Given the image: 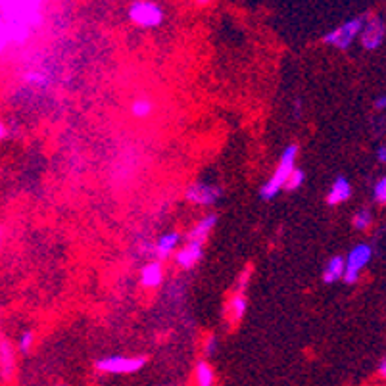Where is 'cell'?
<instances>
[{"label": "cell", "mask_w": 386, "mask_h": 386, "mask_svg": "<svg viewBox=\"0 0 386 386\" xmlns=\"http://www.w3.org/2000/svg\"><path fill=\"white\" fill-rule=\"evenodd\" d=\"M296 158H298V144H288L279 158V164L275 167L273 175L263 183L260 189V196L262 200H273L279 194L280 190L285 189V183L288 181L290 173L296 169Z\"/></svg>", "instance_id": "6da1fadb"}, {"label": "cell", "mask_w": 386, "mask_h": 386, "mask_svg": "<svg viewBox=\"0 0 386 386\" xmlns=\"http://www.w3.org/2000/svg\"><path fill=\"white\" fill-rule=\"evenodd\" d=\"M144 365H146V358L142 355H108L94 363V367L100 373H108V375H133Z\"/></svg>", "instance_id": "3957f363"}, {"label": "cell", "mask_w": 386, "mask_h": 386, "mask_svg": "<svg viewBox=\"0 0 386 386\" xmlns=\"http://www.w3.org/2000/svg\"><path fill=\"white\" fill-rule=\"evenodd\" d=\"M217 225V215L215 214H208L204 215L200 221L189 230V235H187V240H194V242H200V244H204L208 237H210V233L214 230V227Z\"/></svg>", "instance_id": "4fadbf2b"}, {"label": "cell", "mask_w": 386, "mask_h": 386, "mask_svg": "<svg viewBox=\"0 0 386 386\" xmlns=\"http://www.w3.org/2000/svg\"><path fill=\"white\" fill-rule=\"evenodd\" d=\"M164 283V265L162 262H148L140 269V285L144 288H158Z\"/></svg>", "instance_id": "7c38bea8"}, {"label": "cell", "mask_w": 386, "mask_h": 386, "mask_svg": "<svg viewBox=\"0 0 386 386\" xmlns=\"http://www.w3.org/2000/svg\"><path fill=\"white\" fill-rule=\"evenodd\" d=\"M217 346H219V340H217V337L215 335H208V337L204 338V344H202V350H204V353L210 358V355H214L215 350H217Z\"/></svg>", "instance_id": "7402d4cb"}, {"label": "cell", "mask_w": 386, "mask_h": 386, "mask_svg": "<svg viewBox=\"0 0 386 386\" xmlns=\"http://www.w3.org/2000/svg\"><path fill=\"white\" fill-rule=\"evenodd\" d=\"M194 385L196 386H214L215 371L205 360H200L194 367Z\"/></svg>", "instance_id": "2e32d148"}, {"label": "cell", "mask_w": 386, "mask_h": 386, "mask_svg": "<svg viewBox=\"0 0 386 386\" xmlns=\"http://www.w3.org/2000/svg\"><path fill=\"white\" fill-rule=\"evenodd\" d=\"M352 225H353V229H358V230L369 229L371 225H373V214H371V210H367V208L358 210L352 217Z\"/></svg>", "instance_id": "ac0fdd59"}, {"label": "cell", "mask_w": 386, "mask_h": 386, "mask_svg": "<svg viewBox=\"0 0 386 386\" xmlns=\"http://www.w3.org/2000/svg\"><path fill=\"white\" fill-rule=\"evenodd\" d=\"M6 133H8V131H6V125L2 124V119H0V140L6 137Z\"/></svg>", "instance_id": "f1b7e54d"}, {"label": "cell", "mask_w": 386, "mask_h": 386, "mask_svg": "<svg viewBox=\"0 0 386 386\" xmlns=\"http://www.w3.org/2000/svg\"><path fill=\"white\" fill-rule=\"evenodd\" d=\"M14 373H16V353L8 338L0 335V377L8 383L14 378Z\"/></svg>", "instance_id": "9c48e42d"}, {"label": "cell", "mask_w": 386, "mask_h": 386, "mask_svg": "<svg viewBox=\"0 0 386 386\" xmlns=\"http://www.w3.org/2000/svg\"><path fill=\"white\" fill-rule=\"evenodd\" d=\"M248 310V300L244 292H235L233 290V296L229 298V304L225 308V315H227V321L230 325H239L244 313Z\"/></svg>", "instance_id": "8fae6325"}, {"label": "cell", "mask_w": 386, "mask_h": 386, "mask_svg": "<svg viewBox=\"0 0 386 386\" xmlns=\"http://www.w3.org/2000/svg\"><path fill=\"white\" fill-rule=\"evenodd\" d=\"M350 196H352V185H350V181L346 177H337L335 183L330 185L329 192H327V204H344Z\"/></svg>", "instance_id": "5bb4252c"}, {"label": "cell", "mask_w": 386, "mask_h": 386, "mask_svg": "<svg viewBox=\"0 0 386 386\" xmlns=\"http://www.w3.org/2000/svg\"><path fill=\"white\" fill-rule=\"evenodd\" d=\"M377 162L378 164L386 165V144H383V146L377 148Z\"/></svg>", "instance_id": "484cf974"}, {"label": "cell", "mask_w": 386, "mask_h": 386, "mask_svg": "<svg viewBox=\"0 0 386 386\" xmlns=\"http://www.w3.org/2000/svg\"><path fill=\"white\" fill-rule=\"evenodd\" d=\"M378 373H380V377L386 378V358L380 362V365H378Z\"/></svg>", "instance_id": "83f0119b"}, {"label": "cell", "mask_w": 386, "mask_h": 386, "mask_svg": "<svg viewBox=\"0 0 386 386\" xmlns=\"http://www.w3.org/2000/svg\"><path fill=\"white\" fill-rule=\"evenodd\" d=\"M363 22H365V16L348 19V22H344V24H340L338 27H335L333 31L325 33L323 42H325V44H330V47H335V49L338 50L350 49V47L353 44V41L360 39Z\"/></svg>", "instance_id": "277c9868"}, {"label": "cell", "mask_w": 386, "mask_h": 386, "mask_svg": "<svg viewBox=\"0 0 386 386\" xmlns=\"http://www.w3.org/2000/svg\"><path fill=\"white\" fill-rule=\"evenodd\" d=\"M344 277V255H333L329 262L325 263V269H323V280L330 285V283H337Z\"/></svg>", "instance_id": "9a60e30c"}, {"label": "cell", "mask_w": 386, "mask_h": 386, "mask_svg": "<svg viewBox=\"0 0 386 386\" xmlns=\"http://www.w3.org/2000/svg\"><path fill=\"white\" fill-rule=\"evenodd\" d=\"M305 181V173L300 169V167H296L294 171L290 173V177H288V181L285 183V190H288V192H294V190H298L302 185H304Z\"/></svg>", "instance_id": "d6986e66"}, {"label": "cell", "mask_w": 386, "mask_h": 386, "mask_svg": "<svg viewBox=\"0 0 386 386\" xmlns=\"http://www.w3.org/2000/svg\"><path fill=\"white\" fill-rule=\"evenodd\" d=\"M386 37V24L385 19L375 14L365 16L362 33H360V42L365 50H377Z\"/></svg>", "instance_id": "8992f818"}, {"label": "cell", "mask_w": 386, "mask_h": 386, "mask_svg": "<svg viewBox=\"0 0 386 386\" xmlns=\"http://www.w3.org/2000/svg\"><path fill=\"white\" fill-rule=\"evenodd\" d=\"M373 198L378 204H386V175L380 177L377 181V185L373 187Z\"/></svg>", "instance_id": "44dd1931"}, {"label": "cell", "mask_w": 386, "mask_h": 386, "mask_svg": "<svg viewBox=\"0 0 386 386\" xmlns=\"http://www.w3.org/2000/svg\"><path fill=\"white\" fill-rule=\"evenodd\" d=\"M221 187L204 181L192 183L189 189H187V192H185L187 200L196 205H214L221 198Z\"/></svg>", "instance_id": "52a82bcc"}, {"label": "cell", "mask_w": 386, "mask_h": 386, "mask_svg": "<svg viewBox=\"0 0 386 386\" xmlns=\"http://www.w3.org/2000/svg\"><path fill=\"white\" fill-rule=\"evenodd\" d=\"M248 283H250V267H246V269L239 275V280H237V285H235V292H244Z\"/></svg>", "instance_id": "603a6c76"}, {"label": "cell", "mask_w": 386, "mask_h": 386, "mask_svg": "<svg viewBox=\"0 0 386 386\" xmlns=\"http://www.w3.org/2000/svg\"><path fill=\"white\" fill-rule=\"evenodd\" d=\"M158 386H171V385H158Z\"/></svg>", "instance_id": "4dcf8cb0"}, {"label": "cell", "mask_w": 386, "mask_h": 386, "mask_svg": "<svg viewBox=\"0 0 386 386\" xmlns=\"http://www.w3.org/2000/svg\"><path fill=\"white\" fill-rule=\"evenodd\" d=\"M154 112V104L150 99H137L133 100L131 104V114L137 117V119H146L150 117Z\"/></svg>", "instance_id": "e0dca14e"}, {"label": "cell", "mask_w": 386, "mask_h": 386, "mask_svg": "<svg viewBox=\"0 0 386 386\" xmlns=\"http://www.w3.org/2000/svg\"><path fill=\"white\" fill-rule=\"evenodd\" d=\"M371 258H373V246L367 242H358L348 252L344 258V277H342L346 285H355L360 280L362 271L369 265Z\"/></svg>", "instance_id": "7a4b0ae2"}, {"label": "cell", "mask_w": 386, "mask_h": 386, "mask_svg": "<svg viewBox=\"0 0 386 386\" xmlns=\"http://www.w3.org/2000/svg\"><path fill=\"white\" fill-rule=\"evenodd\" d=\"M127 17L140 29H154L164 22V10L154 2H133L127 10Z\"/></svg>", "instance_id": "5b68a950"}, {"label": "cell", "mask_w": 386, "mask_h": 386, "mask_svg": "<svg viewBox=\"0 0 386 386\" xmlns=\"http://www.w3.org/2000/svg\"><path fill=\"white\" fill-rule=\"evenodd\" d=\"M204 255V244L194 242V240H187L175 254V262L181 269H192Z\"/></svg>", "instance_id": "ba28073f"}, {"label": "cell", "mask_w": 386, "mask_h": 386, "mask_svg": "<svg viewBox=\"0 0 386 386\" xmlns=\"http://www.w3.org/2000/svg\"><path fill=\"white\" fill-rule=\"evenodd\" d=\"M373 106H375L377 112H386V94H380V96H377L375 102H373Z\"/></svg>", "instance_id": "d4e9b609"}, {"label": "cell", "mask_w": 386, "mask_h": 386, "mask_svg": "<svg viewBox=\"0 0 386 386\" xmlns=\"http://www.w3.org/2000/svg\"><path fill=\"white\" fill-rule=\"evenodd\" d=\"M35 344V335L33 330H24L22 333V337L17 340V350L22 353H29L31 352V348Z\"/></svg>", "instance_id": "ffe728a7"}, {"label": "cell", "mask_w": 386, "mask_h": 386, "mask_svg": "<svg viewBox=\"0 0 386 386\" xmlns=\"http://www.w3.org/2000/svg\"><path fill=\"white\" fill-rule=\"evenodd\" d=\"M181 242V235L177 230H169V233H164L160 239H158L156 246H154V254H156L158 262H164L167 258H171L175 254V250Z\"/></svg>", "instance_id": "30bf717a"}, {"label": "cell", "mask_w": 386, "mask_h": 386, "mask_svg": "<svg viewBox=\"0 0 386 386\" xmlns=\"http://www.w3.org/2000/svg\"><path fill=\"white\" fill-rule=\"evenodd\" d=\"M8 44V37H6V29H4V22H2V16H0V52L4 50V47Z\"/></svg>", "instance_id": "cb8c5ba5"}, {"label": "cell", "mask_w": 386, "mask_h": 386, "mask_svg": "<svg viewBox=\"0 0 386 386\" xmlns=\"http://www.w3.org/2000/svg\"><path fill=\"white\" fill-rule=\"evenodd\" d=\"M302 115V102L296 99L294 100V117H300Z\"/></svg>", "instance_id": "4316f807"}, {"label": "cell", "mask_w": 386, "mask_h": 386, "mask_svg": "<svg viewBox=\"0 0 386 386\" xmlns=\"http://www.w3.org/2000/svg\"><path fill=\"white\" fill-rule=\"evenodd\" d=\"M2 242H4V229L0 227V248H2Z\"/></svg>", "instance_id": "f546056e"}]
</instances>
